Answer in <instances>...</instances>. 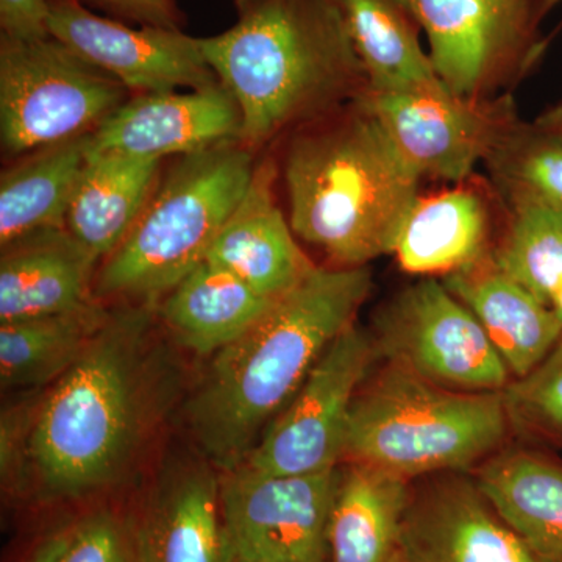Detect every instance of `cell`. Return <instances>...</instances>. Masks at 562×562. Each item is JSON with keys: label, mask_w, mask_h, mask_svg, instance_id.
<instances>
[{"label": "cell", "mask_w": 562, "mask_h": 562, "mask_svg": "<svg viewBox=\"0 0 562 562\" xmlns=\"http://www.w3.org/2000/svg\"><path fill=\"white\" fill-rule=\"evenodd\" d=\"M372 291L362 268H319L236 341L213 355L187 420L202 452L222 472L246 462L314 364L351 327Z\"/></svg>", "instance_id": "cell-1"}, {"label": "cell", "mask_w": 562, "mask_h": 562, "mask_svg": "<svg viewBox=\"0 0 562 562\" xmlns=\"http://www.w3.org/2000/svg\"><path fill=\"white\" fill-rule=\"evenodd\" d=\"M236 9L233 27L199 44L241 110L247 146L357 101L368 88L339 0H236Z\"/></svg>", "instance_id": "cell-2"}, {"label": "cell", "mask_w": 562, "mask_h": 562, "mask_svg": "<svg viewBox=\"0 0 562 562\" xmlns=\"http://www.w3.org/2000/svg\"><path fill=\"white\" fill-rule=\"evenodd\" d=\"M422 177L360 99L292 139L284 162L290 224L335 268L392 254Z\"/></svg>", "instance_id": "cell-3"}, {"label": "cell", "mask_w": 562, "mask_h": 562, "mask_svg": "<svg viewBox=\"0 0 562 562\" xmlns=\"http://www.w3.org/2000/svg\"><path fill=\"white\" fill-rule=\"evenodd\" d=\"M149 305L110 314L36 408L31 465L49 494L103 490L131 464L149 420Z\"/></svg>", "instance_id": "cell-4"}, {"label": "cell", "mask_w": 562, "mask_h": 562, "mask_svg": "<svg viewBox=\"0 0 562 562\" xmlns=\"http://www.w3.org/2000/svg\"><path fill=\"white\" fill-rule=\"evenodd\" d=\"M503 392H458L384 362L351 405L342 461L413 480L464 473L501 452Z\"/></svg>", "instance_id": "cell-5"}, {"label": "cell", "mask_w": 562, "mask_h": 562, "mask_svg": "<svg viewBox=\"0 0 562 562\" xmlns=\"http://www.w3.org/2000/svg\"><path fill=\"white\" fill-rule=\"evenodd\" d=\"M250 151L232 143L181 157L151 192L127 238L103 262L102 297L157 301L209 257L249 188Z\"/></svg>", "instance_id": "cell-6"}, {"label": "cell", "mask_w": 562, "mask_h": 562, "mask_svg": "<svg viewBox=\"0 0 562 562\" xmlns=\"http://www.w3.org/2000/svg\"><path fill=\"white\" fill-rule=\"evenodd\" d=\"M127 88L61 41L0 43V136L13 155L90 133Z\"/></svg>", "instance_id": "cell-7"}, {"label": "cell", "mask_w": 562, "mask_h": 562, "mask_svg": "<svg viewBox=\"0 0 562 562\" xmlns=\"http://www.w3.org/2000/svg\"><path fill=\"white\" fill-rule=\"evenodd\" d=\"M379 360L458 392H503L513 382L483 325L442 280L422 277L397 292L371 333Z\"/></svg>", "instance_id": "cell-8"}, {"label": "cell", "mask_w": 562, "mask_h": 562, "mask_svg": "<svg viewBox=\"0 0 562 562\" xmlns=\"http://www.w3.org/2000/svg\"><path fill=\"white\" fill-rule=\"evenodd\" d=\"M376 360L371 333L357 324L347 328L314 364L244 465L273 475L336 469L342 462L351 405Z\"/></svg>", "instance_id": "cell-9"}, {"label": "cell", "mask_w": 562, "mask_h": 562, "mask_svg": "<svg viewBox=\"0 0 562 562\" xmlns=\"http://www.w3.org/2000/svg\"><path fill=\"white\" fill-rule=\"evenodd\" d=\"M358 99L422 179L462 183L517 124L512 99L461 98L446 85Z\"/></svg>", "instance_id": "cell-10"}, {"label": "cell", "mask_w": 562, "mask_h": 562, "mask_svg": "<svg viewBox=\"0 0 562 562\" xmlns=\"http://www.w3.org/2000/svg\"><path fill=\"white\" fill-rule=\"evenodd\" d=\"M341 471L273 475L239 465L222 472L221 502L236 560L325 562Z\"/></svg>", "instance_id": "cell-11"}, {"label": "cell", "mask_w": 562, "mask_h": 562, "mask_svg": "<svg viewBox=\"0 0 562 562\" xmlns=\"http://www.w3.org/2000/svg\"><path fill=\"white\" fill-rule=\"evenodd\" d=\"M401 3L427 35L439 79L461 98H487L528 49L531 0Z\"/></svg>", "instance_id": "cell-12"}, {"label": "cell", "mask_w": 562, "mask_h": 562, "mask_svg": "<svg viewBox=\"0 0 562 562\" xmlns=\"http://www.w3.org/2000/svg\"><path fill=\"white\" fill-rule=\"evenodd\" d=\"M49 31L81 58L140 94L221 83L199 38L180 29L131 27L92 13L79 0H50Z\"/></svg>", "instance_id": "cell-13"}, {"label": "cell", "mask_w": 562, "mask_h": 562, "mask_svg": "<svg viewBox=\"0 0 562 562\" xmlns=\"http://www.w3.org/2000/svg\"><path fill=\"white\" fill-rule=\"evenodd\" d=\"M402 546L405 562H549L462 473L436 475L412 492Z\"/></svg>", "instance_id": "cell-14"}, {"label": "cell", "mask_w": 562, "mask_h": 562, "mask_svg": "<svg viewBox=\"0 0 562 562\" xmlns=\"http://www.w3.org/2000/svg\"><path fill=\"white\" fill-rule=\"evenodd\" d=\"M238 103L222 85L147 92L125 101L90 133V149L139 158L190 157L241 139Z\"/></svg>", "instance_id": "cell-15"}, {"label": "cell", "mask_w": 562, "mask_h": 562, "mask_svg": "<svg viewBox=\"0 0 562 562\" xmlns=\"http://www.w3.org/2000/svg\"><path fill=\"white\" fill-rule=\"evenodd\" d=\"M133 550L136 562H236L221 476L203 462L169 469L147 501Z\"/></svg>", "instance_id": "cell-16"}, {"label": "cell", "mask_w": 562, "mask_h": 562, "mask_svg": "<svg viewBox=\"0 0 562 562\" xmlns=\"http://www.w3.org/2000/svg\"><path fill=\"white\" fill-rule=\"evenodd\" d=\"M276 180L271 160L255 168L246 194L206 257L269 301H279L317 268L277 205Z\"/></svg>", "instance_id": "cell-17"}, {"label": "cell", "mask_w": 562, "mask_h": 562, "mask_svg": "<svg viewBox=\"0 0 562 562\" xmlns=\"http://www.w3.org/2000/svg\"><path fill=\"white\" fill-rule=\"evenodd\" d=\"M442 283L483 325L513 380L538 368L562 336V324L547 303L508 276L487 255Z\"/></svg>", "instance_id": "cell-18"}, {"label": "cell", "mask_w": 562, "mask_h": 562, "mask_svg": "<svg viewBox=\"0 0 562 562\" xmlns=\"http://www.w3.org/2000/svg\"><path fill=\"white\" fill-rule=\"evenodd\" d=\"M95 265L98 260L66 228L35 233L2 247L0 324L90 305Z\"/></svg>", "instance_id": "cell-19"}, {"label": "cell", "mask_w": 562, "mask_h": 562, "mask_svg": "<svg viewBox=\"0 0 562 562\" xmlns=\"http://www.w3.org/2000/svg\"><path fill=\"white\" fill-rule=\"evenodd\" d=\"M491 210L476 188L419 195L406 214L392 255L403 271L446 277L492 254Z\"/></svg>", "instance_id": "cell-20"}, {"label": "cell", "mask_w": 562, "mask_h": 562, "mask_svg": "<svg viewBox=\"0 0 562 562\" xmlns=\"http://www.w3.org/2000/svg\"><path fill=\"white\" fill-rule=\"evenodd\" d=\"M161 160L88 149L65 228L95 260L127 238L157 188Z\"/></svg>", "instance_id": "cell-21"}, {"label": "cell", "mask_w": 562, "mask_h": 562, "mask_svg": "<svg viewBox=\"0 0 562 562\" xmlns=\"http://www.w3.org/2000/svg\"><path fill=\"white\" fill-rule=\"evenodd\" d=\"M412 492L408 480L368 465L341 471L328 520L331 562H405L403 520Z\"/></svg>", "instance_id": "cell-22"}, {"label": "cell", "mask_w": 562, "mask_h": 562, "mask_svg": "<svg viewBox=\"0 0 562 562\" xmlns=\"http://www.w3.org/2000/svg\"><path fill=\"white\" fill-rule=\"evenodd\" d=\"M475 473L506 524L543 560L562 562V464L528 450H503Z\"/></svg>", "instance_id": "cell-23"}, {"label": "cell", "mask_w": 562, "mask_h": 562, "mask_svg": "<svg viewBox=\"0 0 562 562\" xmlns=\"http://www.w3.org/2000/svg\"><path fill=\"white\" fill-rule=\"evenodd\" d=\"M273 302L205 260L166 294L160 313L180 346L214 355L257 324Z\"/></svg>", "instance_id": "cell-24"}, {"label": "cell", "mask_w": 562, "mask_h": 562, "mask_svg": "<svg viewBox=\"0 0 562 562\" xmlns=\"http://www.w3.org/2000/svg\"><path fill=\"white\" fill-rule=\"evenodd\" d=\"M90 133L33 151L29 160L3 172L0 246L65 228L66 211L90 149Z\"/></svg>", "instance_id": "cell-25"}, {"label": "cell", "mask_w": 562, "mask_h": 562, "mask_svg": "<svg viewBox=\"0 0 562 562\" xmlns=\"http://www.w3.org/2000/svg\"><path fill=\"white\" fill-rule=\"evenodd\" d=\"M339 3L364 69L366 91H405L443 85L430 54L422 49L412 14L401 0Z\"/></svg>", "instance_id": "cell-26"}, {"label": "cell", "mask_w": 562, "mask_h": 562, "mask_svg": "<svg viewBox=\"0 0 562 562\" xmlns=\"http://www.w3.org/2000/svg\"><path fill=\"white\" fill-rule=\"evenodd\" d=\"M110 313L91 302L76 312L0 324L3 390L55 383L76 364Z\"/></svg>", "instance_id": "cell-27"}, {"label": "cell", "mask_w": 562, "mask_h": 562, "mask_svg": "<svg viewBox=\"0 0 562 562\" xmlns=\"http://www.w3.org/2000/svg\"><path fill=\"white\" fill-rule=\"evenodd\" d=\"M508 228L492 257L501 269L547 303L562 288V211L530 195H505Z\"/></svg>", "instance_id": "cell-28"}, {"label": "cell", "mask_w": 562, "mask_h": 562, "mask_svg": "<svg viewBox=\"0 0 562 562\" xmlns=\"http://www.w3.org/2000/svg\"><path fill=\"white\" fill-rule=\"evenodd\" d=\"M486 162L503 194L530 195L562 211L560 133L517 122Z\"/></svg>", "instance_id": "cell-29"}, {"label": "cell", "mask_w": 562, "mask_h": 562, "mask_svg": "<svg viewBox=\"0 0 562 562\" xmlns=\"http://www.w3.org/2000/svg\"><path fill=\"white\" fill-rule=\"evenodd\" d=\"M512 427L547 439H562V336L546 360L503 391Z\"/></svg>", "instance_id": "cell-30"}, {"label": "cell", "mask_w": 562, "mask_h": 562, "mask_svg": "<svg viewBox=\"0 0 562 562\" xmlns=\"http://www.w3.org/2000/svg\"><path fill=\"white\" fill-rule=\"evenodd\" d=\"M60 535L57 562H136L135 550L109 513L91 514Z\"/></svg>", "instance_id": "cell-31"}, {"label": "cell", "mask_w": 562, "mask_h": 562, "mask_svg": "<svg viewBox=\"0 0 562 562\" xmlns=\"http://www.w3.org/2000/svg\"><path fill=\"white\" fill-rule=\"evenodd\" d=\"M50 0H0L2 38L36 41L49 38Z\"/></svg>", "instance_id": "cell-32"}, {"label": "cell", "mask_w": 562, "mask_h": 562, "mask_svg": "<svg viewBox=\"0 0 562 562\" xmlns=\"http://www.w3.org/2000/svg\"><path fill=\"white\" fill-rule=\"evenodd\" d=\"M36 413V409H35ZM35 413L13 409L2 414V479L18 482L31 465V432Z\"/></svg>", "instance_id": "cell-33"}, {"label": "cell", "mask_w": 562, "mask_h": 562, "mask_svg": "<svg viewBox=\"0 0 562 562\" xmlns=\"http://www.w3.org/2000/svg\"><path fill=\"white\" fill-rule=\"evenodd\" d=\"M85 7L106 11L110 16L139 25L180 29V11L173 0H79Z\"/></svg>", "instance_id": "cell-34"}, {"label": "cell", "mask_w": 562, "mask_h": 562, "mask_svg": "<svg viewBox=\"0 0 562 562\" xmlns=\"http://www.w3.org/2000/svg\"><path fill=\"white\" fill-rule=\"evenodd\" d=\"M61 535L47 539L43 546L33 554L31 562H57L58 553H60Z\"/></svg>", "instance_id": "cell-35"}, {"label": "cell", "mask_w": 562, "mask_h": 562, "mask_svg": "<svg viewBox=\"0 0 562 562\" xmlns=\"http://www.w3.org/2000/svg\"><path fill=\"white\" fill-rule=\"evenodd\" d=\"M536 124L547 128V131L560 133L562 135V103L554 109L546 111Z\"/></svg>", "instance_id": "cell-36"}, {"label": "cell", "mask_w": 562, "mask_h": 562, "mask_svg": "<svg viewBox=\"0 0 562 562\" xmlns=\"http://www.w3.org/2000/svg\"><path fill=\"white\" fill-rule=\"evenodd\" d=\"M550 308L553 310L554 314H557L558 319H560L562 324V288L560 291L554 294L552 302H550Z\"/></svg>", "instance_id": "cell-37"}, {"label": "cell", "mask_w": 562, "mask_h": 562, "mask_svg": "<svg viewBox=\"0 0 562 562\" xmlns=\"http://www.w3.org/2000/svg\"><path fill=\"white\" fill-rule=\"evenodd\" d=\"M558 2H561V0H542V9L543 10L552 9V7L557 5Z\"/></svg>", "instance_id": "cell-38"}, {"label": "cell", "mask_w": 562, "mask_h": 562, "mask_svg": "<svg viewBox=\"0 0 562 562\" xmlns=\"http://www.w3.org/2000/svg\"><path fill=\"white\" fill-rule=\"evenodd\" d=\"M236 562H269V561L236 560Z\"/></svg>", "instance_id": "cell-39"}]
</instances>
